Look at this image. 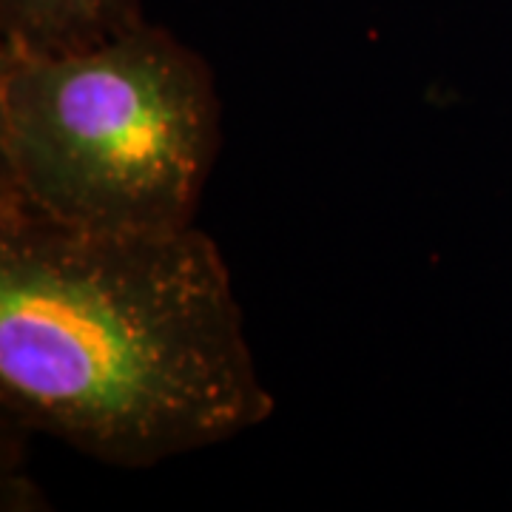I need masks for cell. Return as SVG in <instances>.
<instances>
[{
    "label": "cell",
    "instance_id": "6da1fadb",
    "mask_svg": "<svg viewBox=\"0 0 512 512\" xmlns=\"http://www.w3.org/2000/svg\"><path fill=\"white\" fill-rule=\"evenodd\" d=\"M0 402L123 470L274 416L220 245L197 225L97 234L0 197Z\"/></svg>",
    "mask_w": 512,
    "mask_h": 512
},
{
    "label": "cell",
    "instance_id": "7a4b0ae2",
    "mask_svg": "<svg viewBox=\"0 0 512 512\" xmlns=\"http://www.w3.org/2000/svg\"><path fill=\"white\" fill-rule=\"evenodd\" d=\"M220 111L211 66L148 20L66 55L0 46V197L74 231L194 225Z\"/></svg>",
    "mask_w": 512,
    "mask_h": 512
},
{
    "label": "cell",
    "instance_id": "3957f363",
    "mask_svg": "<svg viewBox=\"0 0 512 512\" xmlns=\"http://www.w3.org/2000/svg\"><path fill=\"white\" fill-rule=\"evenodd\" d=\"M143 20V0H0V46L37 55L83 52Z\"/></svg>",
    "mask_w": 512,
    "mask_h": 512
}]
</instances>
